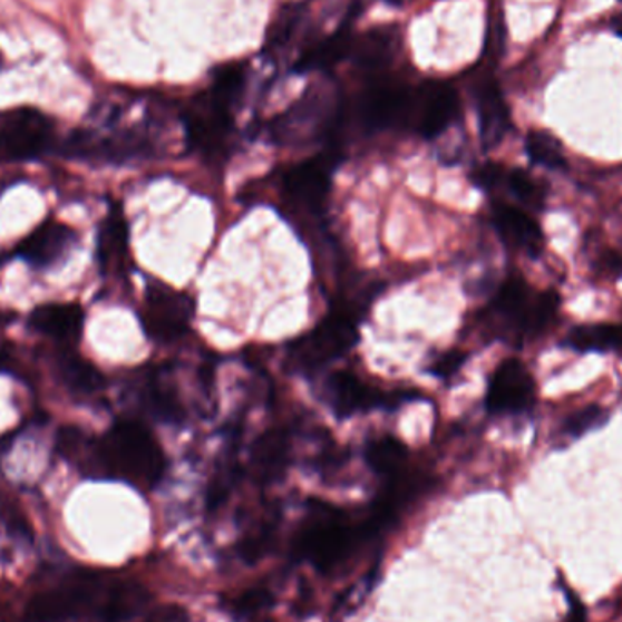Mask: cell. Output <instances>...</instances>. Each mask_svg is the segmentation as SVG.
<instances>
[{"label": "cell", "mask_w": 622, "mask_h": 622, "mask_svg": "<svg viewBox=\"0 0 622 622\" xmlns=\"http://www.w3.org/2000/svg\"><path fill=\"white\" fill-rule=\"evenodd\" d=\"M477 111H479V134L484 149L497 148L512 129V117H509L508 104L503 99V94L495 82L480 88L477 95Z\"/></svg>", "instance_id": "obj_16"}, {"label": "cell", "mask_w": 622, "mask_h": 622, "mask_svg": "<svg viewBox=\"0 0 622 622\" xmlns=\"http://www.w3.org/2000/svg\"><path fill=\"white\" fill-rule=\"evenodd\" d=\"M499 188L512 193V197L518 204H523L529 212H541L546 206L548 188L538 183L537 178L532 177L524 169H503L500 175Z\"/></svg>", "instance_id": "obj_20"}, {"label": "cell", "mask_w": 622, "mask_h": 622, "mask_svg": "<svg viewBox=\"0 0 622 622\" xmlns=\"http://www.w3.org/2000/svg\"><path fill=\"white\" fill-rule=\"evenodd\" d=\"M608 417H610V414L604 410L603 406H584L581 410L573 411L568 419L564 420V434L572 439H579L587 431L597 430L601 426L606 425Z\"/></svg>", "instance_id": "obj_27"}, {"label": "cell", "mask_w": 622, "mask_h": 622, "mask_svg": "<svg viewBox=\"0 0 622 622\" xmlns=\"http://www.w3.org/2000/svg\"><path fill=\"white\" fill-rule=\"evenodd\" d=\"M411 117V99L396 85H377L368 89L361 103V119L368 129H388Z\"/></svg>", "instance_id": "obj_13"}, {"label": "cell", "mask_w": 622, "mask_h": 622, "mask_svg": "<svg viewBox=\"0 0 622 622\" xmlns=\"http://www.w3.org/2000/svg\"><path fill=\"white\" fill-rule=\"evenodd\" d=\"M128 224L120 210H111L99 233V261L104 272L119 273L128 261Z\"/></svg>", "instance_id": "obj_17"}, {"label": "cell", "mask_w": 622, "mask_h": 622, "mask_svg": "<svg viewBox=\"0 0 622 622\" xmlns=\"http://www.w3.org/2000/svg\"><path fill=\"white\" fill-rule=\"evenodd\" d=\"M75 232L60 223L40 224L17 246L16 253L35 270H50L66 259L74 246Z\"/></svg>", "instance_id": "obj_12"}, {"label": "cell", "mask_w": 622, "mask_h": 622, "mask_svg": "<svg viewBox=\"0 0 622 622\" xmlns=\"http://www.w3.org/2000/svg\"><path fill=\"white\" fill-rule=\"evenodd\" d=\"M558 308L557 292H535L524 276L512 275L500 284L484 317L495 337L521 346L543 336L557 319Z\"/></svg>", "instance_id": "obj_2"}, {"label": "cell", "mask_w": 622, "mask_h": 622, "mask_svg": "<svg viewBox=\"0 0 622 622\" xmlns=\"http://www.w3.org/2000/svg\"><path fill=\"white\" fill-rule=\"evenodd\" d=\"M244 77L246 71L242 65H227L217 69V74L213 77L210 100L218 108L230 111L244 88Z\"/></svg>", "instance_id": "obj_26"}, {"label": "cell", "mask_w": 622, "mask_h": 622, "mask_svg": "<svg viewBox=\"0 0 622 622\" xmlns=\"http://www.w3.org/2000/svg\"><path fill=\"white\" fill-rule=\"evenodd\" d=\"M0 526L11 535V537L25 538L31 541L30 526L28 521L22 517L19 509L13 508L10 503L0 500Z\"/></svg>", "instance_id": "obj_29"}, {"label": "cell", "mask_w": 622, "mask_h": 622, "mask_svg": "<svg viewBox=\"0 0 622 622\" xmlns=\"http://www.w3.org/2000/svg\"><path fill=\"white\" fill-rule=\"evenodd\" d=\"M386 2H388V4H400V2H402V0H386Z\"/></svg>", "instance_id": "obj_35"}, {"label": "cell", "mask_w": 622, "mask_h": 622, "mask_svg": "<svg viewBox=\"0 0 622 622\" xmlns=\"http://www.w3.org/2000/svg\"><path fill=\"white\" fill-rule=\"evenodd\" d=\"M350 35L346 30H339L336 35L328 37L324 42L311 48L310 51L302 55L301 62L297 65V69L301 74H307L311 69H327L330 66L337 65L342 57L350 54L351 50Z\"/></svg>", "instance_id": "obj_22"}, {"label": "cell", "mask_w": 622, "mask_h": 622, "mask_svg": "<svg viewBox=\"0 0 622 622\" xmlns=\"http://www.w3.org/2000/svg\"><path fill=\"white\" fill-rule=\"evenodd\" d=\"M288 440L284 435L270 434L259 440L257 448L253 451V465L264 479H272L281 474L286 465Z\"/></svg>", "instance_id": "obj_25"}, {"label": "cell", "mask_w": 622, "mask_h": 622, "mask_svg": "<svg viewBox=\"0 0 622 622\" xmlns=\"http://www.w3.org/2000/svg\"><path fill=\"white\" fill-rule=\"evenodd\" d=\"M415 129L425 138L439 137L459 115V97L449 85H431L422 89L414 106Z\"/></svg>", "instance_id": "obj_14"}, {"label": "cell", "mask_w": 622, "mask_h": 622, "mask_svg": "<svg viewBox=\"0 0 622 622\" xmlns=\"http://www.w3.org/2000/svg\"><path fill=\"white\" fill-rule=\"evenodd\" d=\"M564 346L577 353H608L622 350V322L619 324H579L564 339Z\"/></svg>", "instance_id": "obj_18"}, {"label": "cell", "mask_w": 622, "mask_h": 622, "mask_svg": "<svg viewBox=\"0 0 622 622\" xmlns=\"http://www.w3.org/2000/svg\"><path fill=\"white\" fill-rule=\"evenodd\" d=\"M55 124L35 108L0 114V155L8 161H30L51 148Z\"/></svg>", "instance_id": "obj_6"}, {"label": "cell", "mask_w": 622, "mask_h": 622, "mask_svg": "<svg viewBox=\"0 0 622 622\" xmlns=\"http://www.w3.org/2000/svg\"><path fill=\"white\" fill-rule=\"evenodd\" d=\"M57 368H59L60 377L71 390L80 391V393H95L103 388V376L95 366L80 357L66 353Z\"/></svg>", "instance_id": "obj_24"}, {"label": "cell", "mask_w": 622, "mask_h": 622, "mask_svg": "<svg viewBox=\"0 0 622 622\" xmlns=\"http://www.w3.org/2000/svg\"><path fill=\"white\" fill-rule=\"evenodd\" d=\"M399 397L388 396L385 391L377 390L373 386L366 385L356 373L350 371H337L328 377L324 385V399L331 406V410L339 415H351L357 411L371 410L377 406H386L390 400Z\"/></svg>", "instance_id": "obj_11"}, {"label": "cell", "mask_w": 622, "mask_h": 622, "mask_svg": "<svg viewBox=\"0 0 622 622\" xmlns=\"http://www.w3.org/2000/svg\"><path fill=\"white\" fill-rule=\"evenodd\" d=\"M273 593L264 586L250 587L233 599L232 610L239 615H255V613L272 606Z\"/></svg>", "instance_id": "obj_28"}, {"label": "cell", "mask_w": 622, "mask_h": 622, "mask_svg": "<svg viewBox=\"0 0 622 622\" xmlns=\"http://www.w3.org/2000/svg\"><path fill=\"white\" fill-rule=\"evenodd\" d=\"M537 405V385L518 359H506L489 379L486 408L492 415H523Z\"/></svg>", "instance_id": "obj_9"}, {"label": "cell", "mask_w": 622, "mask_h": 622, "mask_svg": "<svg viewBox=\"0 0 622 622\" xmlns=\"http://www.w3.org/2000/svg\"><path fill=\"white\" fill-rule=\"evenodd\" d=\"M492 221L506 246L532 259L541 257L544 250L543 227L526 210L514 204L494 203Z\"/></svg>", "instance_id": "obj_10"}, {"label": "cell", "mask_w": 622, "mask_h": 622, "mask_svg": "<svg viewBox=\"0 0 622 622\" xmlns=\"http://www.w3.org/2000/svg\"><path fill=\"white\" fill-rule=\"evenodd\" d=\"M368 538L371 534L365 521L356 523L339 509L321 504L297 535L295 552L315 568L331 572L344 564Z\"/></svg>", "instance_id": "obj_3"}, {"label": "cell", "mask_w": 622, "mask_h": 622, "mask_svg": "<svg viewBox=\"0 0 622 622\" xmlns=\"http://www.w3.org/2000/svg\"><path fill=\"white\" fill-rule=\"evenodd\" d=\"M85 324V311L75 302H50L31 313L30 327L54 341H77Z\"/></svg>", "instance_id": "obj_15"}, {"label": "cell", "mask_w": 622, "mask_h": 622, "mask_svg": "<svg viewBox=\"0 0 622 622\" xmlns=\"http://www.w3.org/2000/svg\"><path fill=\"white\" fill-rule=\"evenodd\" d=\"M0 622H11L10 618H8V612H6V608L0 604Z\"/></svg>", "instance_id": "obj_34"}, {"label": "cell", "mask_w": 622, "mask_h": 622, "mask_svg": "<svg viewBox=\"0 0 622 622\" xmlns=\"http://www.w3.org/2000/svg\"><path fill=\"white\" fill-rule=\"evenodd\" d=\"M193 301L186 293L177 292L163 282H152L144 295V331L155 342L178 341L189 330L193 319Z\"/></svg>", "instance_id": "obj_7"}, {"label": "cell", "mask_w": 622, "mask_h": 622, "mask_svg": "<svg viewBox=\"0 0 622 622\" xmlns=\"http://www.w3.org/2000/svg\"><path fill=\"white\" fill-rule=\"evenodd\" d=\"M359 339L357 310L341 304L330 311L307 336L297 339L290 350V361L297 370L315 371L350 351Z\"/></svg>", "instance_id": "obj_4"}, {"label": "cell", "mask_w": 622, "mask_h": 622, "mask_svg": "<svg viewBox=\"0 0 622 622\" xmlns=\"http://www.w3.org/2000/svg\"><path fill=\"white\" fill-rule=\"evenodd\" d=\"M341 114L337 94L330 86L310 89L288 114L275 124V134L284 143L313 140L321 138L336 128Z\"/></svg>", "instance_id": "obj_5"}, {"label": "cell", "mask_w": 622, "mask_h": 622, "mask_svg": "<svg viewBox=\"0 0 622 622\" xmlns=\"http://www.w3.org/2000/svg\"><path fill=\"white\" fill-rule=\"evenodd\" d=\"M610 26H612V30L615 31L619 37H622V13L613 17V19L610 20Z\"/></svg>", "instance_id": "obj_33"}, {"label": "cell", "mask_w": 622, "mask_h": 622, "mask_svg": "<svg viewBox=\"0 0 622 622\" xmlns=\"http://www.w3.org/2000/svg\"><path fill=\"white\" fill-rule=\"evenodd\" d=\"M270 541H272V534L264 529L261 534L252 535L247 537L244 543L241 544V555L247 563H255L259 558L268 552L270 548Z\"/></svg>", "instance_id": "obj_30"}, {"label": "cell", "mask_w": 622, "mask_h": 622, "mask_svg": "<svg viewBox=\"0 0 622 622\" xmlns=\"http://www.w3.org/2000/svg\"><path fill=\"white\" fill-rule=\"evenodd\" d=\"M144 622H189L188 613L181 606L158 608Z\"/></svg>", "instance_id": "obj_32"}, {"label": "cell", "mask_w": 622, "mask_h": 622, "mask_svg": "<svg viewBox=\"0 0 622 622\" xmlns=\"http://www.w3.org/2000/svg\"><path fill=\"white\" fill-rule=\"evenodd\" d=\"M330 186V158H310L288 169L282 178V204L295 215L310 217L327 204Z\"/></svg>", "instance_id": "obj_8"}, {"label": "cell", "mask_w": 622, "mask_h": 622, "mask_svg": "<svg viewBox=\"0 0 622 622\" xmlns=\"http://www.w3.org/2000/svg\"><path fill=\"white\" fill-rule=\"evenodd\" d=\"M366 459L373 472L390 479L405 469L408 451L399 439L385 435V437L371 440L368 451H366Z\"/></svg>", "instance_id": "obj_21"}, {"label": "cell", "mask_w": 622, "mask_h": 622, "mask_svg": "<svg viewBox=\"0 0 622 622\" xmlns=\"http://www.w3.org/2000/svg\"><path fill=\"white\" fill-rule=\"evenodd\" d=\"M529 161L553 172H563L568 166L563 144L546 132H529L524 143Z\"/></svg>", "instance_id": "obj_23"}, {"label": "cell", "mask_w": 622, "mask_h": 622, "mask_svg": "<svg viewBox=\"0 0 622 622\" xmlns=\"http://www.w3.org/2000/svg\"><path fill=\"white\" fill-rule=\"evenodd\" d=\"M397 37L388 28H377L362 35L361 39L351 45V54L357 65L366 69L382 68L390 65L396 54Z\"/></svg>", "instance_id": "obj_19"}, {"label": "cell", "mask_w": 622, "mask_h": 622, "mask_svg": "<svg viewBox=\"0 0 622 622\" xmlns=\"http://www.w3.org/2000/svg\"><path fill=\"white\" fill-rule=\"evenodd\" d=\"M86 474L154 488L166 469L163 448L137 420H119L89 446Z\"/></svg>", "instance_id": "obj_1"}, {"label": "cell", "mask_w": 622, "mask_h": 622, "mask_svg": "<svg viewBox=\"0 0 622 622\" xmlns=\"http://www.w3.org/2000/svg\"><path fill=\"white\" fill-rule=\"evenodd\" d=\"M465 359V353H460V351H448L445 356L439 357V361L431 366V371H435L439 377L454 376V373L459 371Z\"/></svg>", "instance_id": "obj_31"}]
</instances>
